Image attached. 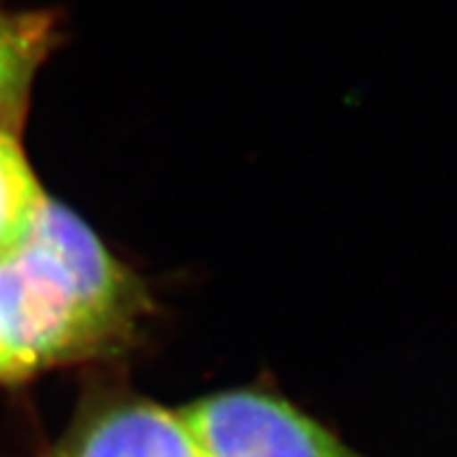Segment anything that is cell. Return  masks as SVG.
<instances>
[{
    "label": "cell",
    "mask_w": 457,
    "mask_h": 457,
    "mask_svg": "<svg viewBox=\"0 0 457 457\" xmlns=\"http://www.w3.org/2000/svg\"><path fill=\"white\" fill-rule=\"evenodd\" d=\"M204 457H365L277 395L228 390L177 409Z\"/></svg>",
    "instance_id": "7a4b0ae2"
},
{
    "label": "cell",
    "mask_w": 457,
    "mask_h": 457,
    "mask_svg": "<svg viewBox=\"0 0 457 457\" xmlns=\"http://www.w3.org/2000/svg\"><path fill=\"white\" fill-rule=\"evenodd\" d=\"M42 457H204L179 411L135 395L84 404Z\"/></svg>",
    "instance_id": "3957f363"
},
{
    "label": "cell",
    "mask_w": 457,
    "mask_h": 457,
    "mask_svg": "<svg viewBox=\"0 0 457 457\" xmlns=\"http://www.w3.org/2000/svg\"><path fill=\"white\" fill-rule=\"evenodd\" d=\"M121 335L33 239L0 261V378L98 353Z\"/></svg>",
    "instance_id": "6da1fadb"
},
{
    "label": "cell",
    "mask_w": 457,
    "mask_h": 457,
    "mask_svg": "<svg viewBox=\"0 0 457 457\" xmlns=\"http://www.w3.org/2000/svg\"><path fill=\"white\" fill-rule=\"evenodd\" d=\"M45 197L17 137L0 133V261L26 246Z\"/></svg>",
    "instance_id": "8992f818"
},
{
    "label": "cell",
    "mask_w": 457,
    "mask_h": 457,
    "mask_svg": "<svg viewBox=\"0 0 457 457\" xmlns=\"http://www.w3.org/2000/svg\"><path fill=\"white\" fill-rule=\"evenodd\" d=\"M56 40L49 14L0 7V133L14 135L23 119L35 70Z\"/></svg>",
    "instance_id": "5b68a950"
},
{
    "label": "cell",
    "mask_w": 457,
    "mask_h": 457,
    "mask_svg": "<svg viewBox=\"0 0 457 457\" xmlns=\"http://www.w3.org/2000/svg\"><path fill=\"white\" fill-rule=\"evenodd\" d=\"M29 239L56 258L88 307L121 332H130L145 302L142 290L79 216L45 197Z\"/></svg>",
    "instance_id": "277c9868"
}]
</instances>
